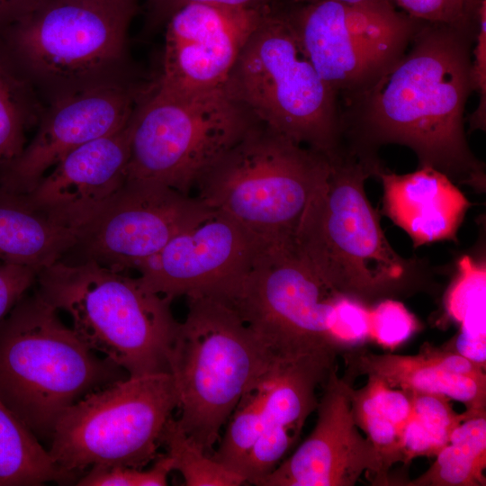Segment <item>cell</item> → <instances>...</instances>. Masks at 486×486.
<instances>
[{"label":"cell","instance_id":"cell-1","mask_svg":"<svg viewBox=\"0 0 486 486\" xmlns=\"http://www.w3.org/2000/svg\"><path fill=\"white\" fill-rule=\"evenodd\" d=\"M419 26L411 48L382 76L355 94L356 149L395 143L414 151L451 180L482 191V164L464 127L472 89L471 40L464 26ZM357 145V146H358Z\"/></svg>","mask_w":486,"mask_h":486},{"label":"cell","instance_id":"cell-2","mask_svg":"<svg viewBox=\"0 0 486 486\" xmlns=\"http://www.w3.org/2000/svg\"><path fill=\"white\" fill-rule=\"evenodd\" d=\"M379 166L372 154L355 148L331 157L293 239L328 284L364 304L411 286L424 266L392 248L367 198L364 182Z\"/></svg>","mask_w":486,"mask_h":486},{"label":"cell","instance_id":"cell-3","mask_svg":"<svg viewBox=\"0 0 486 486\" xmlns=\"http://www.w3.org/2000/svg\"><path fill=\"white\" fill-rule=\"evenodd\" d=\"M169 354L184 433L206 454L242 397L256 387L275 352L226 299L188 296Z\"/></svg>","mask_w":486,"mask_h":486},{"label":"cell","instance_id":"cell-4","mask_svg":"<svg viewBox=\"0 0 486 486\" xmlns=\"http://www.w3.org/2000/svg\"><path fill=\"white\" fill-rule=\"evenodd\" d=\"M38 292L68 312L73 330L92 351L105 355L128 376L167 372L178 323L171 302L139 277L94 260H63L42 268Z\"/></svg>","mask_w":486,"mask_h":486},{"label":"cell","instance_id":"cell-5","mask_svg":"<svg viewBox=\"0 0 486 486\" xmlns=\"http://www.w3.org/2000/svg\"><path fill=\"white\" fill-rule=\"evenodd\" d=\"M37 292L0 320V400L39 438H51L69 406L124 379L120 366L98 358Z\"/></svg>","mask_w":486,"mask_h":486},{"label":"cell","instance_id":"cell-6","mask_svg":"<svg viewBox=\"0 0 486 486\" xmlns=\"http://www.w3.org/2000/svg\"><path fill=\"white\" fill-rule=\"evenodd\" d=\"M330 157L259 121L199 179L196 198L270 243L293 241Z\"/></svg>","mask_w":486,"mask_h":486},{"label":"cell","instance_id":"cell-7","mask_svg":"<svg viewBox=\"0 0 486 486\" xmlns=\"http://www.w3.org/2000/svg\"><path fill=\"white\" fill-rule=\"evenodd\" d=\"M226 86L274 131L328 157L340 150L337 93L319 76L286 17L264 15Z\"/></svg>","mask_w":486,"mask_h":486},{"label":"cell","instance_id":"cell-8","mask_svg":"<svg viewBox=\"0 0 486 486\" xmlns=\"http://www.w3.org/2000/svg\"><path fill=\"white\" fill-rule=\"evenodd\" d=\"M257 122L227 86L190 94L157 86L130 120L127 179L156 182L189 195Z\"/></svg>","mask_w":486,"mask_h":486},{"label":"cell","instance_id":"cell-9","mask_svg":"<svg viewBox=\"0 0 486 486\" xmlns=\"http://www.w3.org/2000/svg\"><path fill=\"white\" fill-rule=\"evenodd\" d=\"M173 376H128L95 390L58 418L49 453L79 474L94 465L142 469L158 457L165 426L177 408Z\"/></svg>","mask_w":486,"mask_h":486},{"label":"cell","instance_id":"cell-10","mask_svg":"<svg viewBox=\"0 0 486 486\" xmlns=\"http://www.w3.org/2000/svg\"><path fill=\"white\" fill-rule=\"evenodd\" d=\"M346 297L317 274L294 241L265 245L223 296L274 351L327 347L338 353Z\"/></svg>","mask_w":486,"mask_h":486},{"label":"cell","instance_id":"cell-11","mask_svg":"<svg viewBox=\"0 0 486 486\" xmlns=\"http://www.w3.org/2000/svg\"><path fill=\"white\" fill-rule=\"evenodd\" d=\"M133 13L134 0H43L0 44L24 77L91 78L121 59Z\"/></svg>","mask_w":486,"mask_h":486},{"label":"cell","instance_id":"cell-12","mask_svg":"<svg viewBox=\"0 0 486 486\" xmlns=\"http://www.w3.org/2000/svg\"><path fill=\"white\" fill-rule=\"evenodd\" d=\"M286 18L319 76L336 93L352 96L404 55L419 27L392 3L352 6L317 0Z\"/></svg>","mask_w":486,"mask_h":486},{"label":"cell","instance_id":"cell-13","mask_svg":"<svg viewBox=\"0 0 486 486\" xmlns=\"http://www.w3.org/2000/svg\"><path fill=\"white\" fill-rule=\"evenodd\" d=\"M210 210L196 197L161 184L127 179L66 255L74 256L70 261L94 260L117 272L137 269Z\"/></svg>","mask_w":486,"mask_h":486},{"label":"cell","instance_id":"cell-14","mask_svg":"<svg viewBox=\"0 0 486 486\" xmlns=\"http://www.w3.org/2000/svg\"><path fill=\"white\" fill-rule=\"evenodd\" d=\"M268 242L229 215L211 209L174 236L137 270L150 291L178 296L226 295Z\"/></svg>","mask_w":486,"mask_h":486},{"label":"cell","instance_id":"cell-15","mask_svg":"<svg viewBox=\"0 0 486 486\" xmlns=\"http://www.w3.org/2000/svg\"><path fill=\"white\" fill-rule=\"evenodd\" d=\"M266 13L191 4L166 22L162 75L158 87L176 94L226 86L238 57Z\"/></svg>","mask_w":486,"mask_h":486},{"label":"cell","instance_id":"cell-16","mask_svg":"<svg viewBox=\"0 0 486 486\" xmlns=\"http://www.w3.org/2000/svg\"><path fill=\"white\" fill-rule=\"evenodd\" d=\"M134 94L116 83L96 82L58 99L38 130L13 160L0 165V186L28 194L68 153L123 128L131 118Z\"/></svg>","mask_w":486,"mask_h":486},{"label":"cell","instance_id":"cell-17","mask_svg":"<svg viewBox=\"0 0 486 486\" xmlns=\"http://www.w3.org/2000/svg\"><path fill=\"white\" fill-rule=\"evenodd\" d=\"M350 388L336 366L323 383L313 430L262 486H353L364 472L383 485L376 451L358 431Z\"/></svg>","mask_w":486,"mask_h":486},{"label":"cell","instance_id":"cell-18","mask_svg":"<svg viewBox=\"0 0 486 486\" xmlns=\"http://www.w3.org/2000/svg\"><path fill=\"white\" fill-rule=\"evenodd\" d=\"M129 158L130 121L68 153L27 196L64 225L84 232L123 188Z\"/></svg>","mask_w":486,"mask_h":486},{"label":"cell","instance_id":"cell-19","mask_svg":"<svg viewBox=\"0 0 486 486\" xmlns=\"http://www.w3.org/2000/svg\"><path fill=\"white\" fill-rule=\"evenodd\" d=\"M338 353L328 348L275 352L260 381L264 392L263 428L252 448L267 464L281 462L317 408L316 389L336 367Z\"/></svg>","mask_w":486,"mask_h":486},{"label":"cell","instance_id":"cell-20","mask_svg":"<svg viewBox=\"0 0 486 486\" xmlns=\"http://www.w3.org/2000/svg\"><path fill=\"white\" fill-rule=\"evenodd\" d=\"M374 175L382 184L384 213L415 247L455 238L470 202L446 174L422 166L399 175L379 166Z\"/></svg>","mask_w":486,"mask_h":486},{"label":"cell","instance_id":"cell-21","mask_svg":"<svg viewBox=\"0 0 486 486\" xmlns=\"http://www.w3.org/2000/svg\"><path fill=\"white\" fill-rule=\"evenodd\" d=\"M83 231L66 226L33 204L27 194L0 186V259L38 273L61 259Z\"/></svg>","mask_w":486,"mask_h":486},{"label":"cell","instance_id":"cell-22","mask_svg":"<svg viewBox=\"0 0 486 486\" xmlns=\"http://www.w3.org/2000/svg\"><path fill=\"white\" fill-rule=\"evenodd\" d=\"M358 373L375 376L392 388L444 395L464 403L469 410H485L486 381L460 375L445 369L429 347L416 356L349 355Z\"/></svg>","mask_w":486,"mask_h":486},{"label":"cell","instance_id":"cell-23","mask_svg":"<svg viewBox=\"0 0 486 486\" xmlns=\"http://www.w3.org/2000/svg\"><path fill=\"white\" fill-rule=\"evenodd\" d=\"M32 430L0 400V486L70 482Z\"/></svg>","mask_w":486,"mask_h":486},{"label":"cell","instance_id":"cell-24","mask_svg":"<svg viewBox=\"0 0 486 486\" xmlns=\"http://www.w3.org/2000/svg\"><path fill=\"white\" fill-rule=\"evenodd\" d=\"M432 465L408 486H485L486 411L469 410Z\"/></svg>","mask_w":486,"mask_h":486},{"label":"cell","instance_id":"cell-25","mask_svg":"<svg viewBox=\"0 0 486 486\" xmlns=\"http://www.w3.org/2000/svg\"><path fill=\"white\" fill-rule=\"evenodd\" d=\"M486 266L464 256L446 297V309L460 323L455 352L485 366L486 362Z\"/></svg>","mask_w":486,"mask_h":486},{"label":"cell","instance_id":"cell-26","mask_svg":"<svg viewBox=\"0 0 486 486\" xmlns=\"http://www.w3.org/2000/svg\"><path fill=\"white\" fill-rule=\"evenodd\" d=\"M412 412L401 437L404 462L418 456L436 455L449 443L453 431L469 411L456 413L449 398L428 392H410Z\"/></svg>","mask_w":486,"mask_h":486},{"label":"cell","instance_id":"cell-27","mask_svg":"<svg viewBox=\"0 0 486 486\" xmlns=\"http://www.w3.org/2000/svg\"><path fill=\"white\" fill-rule=\"evenodd\" d=\"M32 104L24 76L0 44V164L15 158L24 148Z\"/></svg>","mask_w":486,"mask_h":486},{"label":"cell","instance_id":"cell-28","mask_svg":"<svg viewBox=\"0 0 486 486\" xmlns=\"http://www.w3.org/2000/svg\"><path fill=\"white\" fill-rule=\"evenodd\" d=\"M161 444L187 486H239L245 480L200 448L172 417L166 422Z\"/></svg>","mask_w":486,"mask_h":486},{"label":"cell","instance_id":"cell-29","mask_svg":"<svg viewBox=\"0 0 486 486\" xmlns=\"http://www.w3.org/2000/svg\"><path fill=\"white\" fill-rule=\"evenodd\" d=\"M264 392L259 383L246 393L226 422L219 447L211 455L214 460L238 473L263 428Z\"/></svg>","mask_w":486,"mask_h":486},{"label":"cell","instance_id":"cell-30","mask_svg":"<svg viewBox=\"0 0 486 486\" xmlns=\"http://www.w3.org/2000/svg\"><path fill=\"white\" fill-rule=\"evenodd\" d=\"M418 320L400 302L384 299L369 309V338L388 348L407 340L417 329Z\"/></svg>","mask_w":486,"mask_h":486},{"label":"cell","instance_id":"cell-31","mask_svg":"<svg viewBox=\"0 0 486 486\" xmlns=\"http://www.w3.org/2000/svg\"><path fill=\"white\" fill-rule=\"evenodd\" d=\"M410 16L431 23L464 26L469 0H391Z\"/></svg>","mask_w":486,"mask_h":486},{"label":"cell","instance_id":"cell-32","mask_svg":"<svg viewBox=\"0 0 486 486\" xmlns=\"http://www.w3.org/2000/svg\"><path fill=\"white\" fill-rule=\"evenodd\" d=\"M38 271L29 266L3 262L0 264V320L25 295L36 282Z\"/></svg>","mask_w":486,"mask_h":486},{"label":"cell","instance_id":"cell-33","mask_svg":"<svg viewBox=\"0 0 486 486\" xmlns=\"http://www.w3.org/2000/svg\"><path fill=\"white\" fill-rule=\"evenodd\" d=\"M474 58L472 60V89L480 94L477 109L471 118L472 127L485 128L486 113V4L482 1L479 8V31L476 36Z\"/></svg>","mask_w":486,"mask_h":486},{"label":"cell","instance_id":"cell-34","mask_svg":"<svg viewBox=\"0 0 486 486\" xmlns=\"http://www.w3.org/2000/svg\"><path fill=\"white\" fill-rule=\"evenodd\" d=\"M141 469L126 466L94 465L76 485L141 486Z\"/></svg>","mask_w":486,"mask_h":486},{"label":"cell","instance_id":"cell-35","mask_svg":"<svg viewBox=\"0 0 486 486\" xmlns=\"http://www.w3.org/2000/svg\"><path fill=\"white\" fill-rule=\"evenodd\" d=\"M268 0H148L150 19L158 23L166 22L178 9L191 4H210L240 8H265Z\"/></svg>","mask_w":486,"mask_h":486},{"label":"cell","instance_id":"cell-36","mask_svg":"<svg viewBox=\"0 0 486 486\" xmlns=\"http://www.w3.org/2000/svg\"><path fill=\"white\" fill-rule=\"evenodd\" d=\"M43 0H0V32L12 26Z\"/></svg>","mask_w":486,"mask_h":486},{"label":"cell","instance_id":"cell-37","mask_svg":"<svg viewBox=\"0 0 486 486\" xmlns=\"http://www.w3.org/2000/svg\"><path fill=\"white\" fill-rule=\"evenodd\" d=\"M171 471H174L171 458L166 454H158L151 468L142 470L141 486L167 485V477Z\"/></svg>","mask_w":486,"mask_h":486},{"label":"cell","instance_id":"cell-38","mask_svg":"<svg viewBox=\"0 0 486 486\" xmlns=\"http://www.w3.org/2000/svg\"><path fill=\"white\" fill-rule=\"evenodd\" d=\"M338 3L352 5V6H360V5H374V4H382L392 3L391 0H334Z\"/></svg>","mask_w":486,"mask_h":486},{"label":"cell","instance_id":"cell-39","mask_svg":"<svg viewBox=\"0 0 486 486\" xmlns=\"http://www.w3.org/2000/svg\"><path fill=\"white\" fill-rule=\"evenodd\" d=\"M1 165V164H0Z\"/></svg>","mask_w":486,"mask_h":486}]
</instances>
